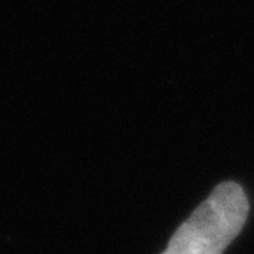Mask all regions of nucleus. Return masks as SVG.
Instances as JSON below:
<instances>
[{
	"instance_id": "obj_1",
	"label": "nucleus",
	"mask_w": 254,
	"mask_h": 254,
	"mask_svg": "<svg viewBox=\"0 0 254 254\" xmlns=\"http://www.w3.org/2000/svg\"><path fill=\"white\" fill-rule=\"evenodd\" d=\"M249 214L246 190L222 182L192 212L161 254H222L235 240Z\"/></svg>"
}]
</instances>
